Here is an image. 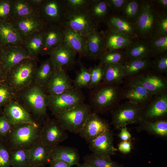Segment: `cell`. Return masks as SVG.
Returning <instances> with one entry per match:
<instances>
[{"label": "cell", "mask_w": 167, "mask_h": 167, "mask_svg": "<svg viewBox=\"0 0 167 167\" xmlns=\"http://www.w3.org/2000/svg\"><path fill=\"white\" fill-rule=\"evenodd\" d=\"M90 0H65V5L67 10H80L88 9Z\"/></svg>", "instance_id": "46"}, {"label": "cell", "mask_w": 167, "mask_h": 167, "mask_svg": "<svg viewBox=\"0 0 167 167\" xmlns=\"http://www.w3.org/2000/svg\"><path fill=\"white\" fill-rule=\"evenodd\" d=\"M152 61L151 58L127 60L123 65L125 78L134 76L151 69Z\"/></svg>", "instance_id": "31"}, {"label": "cell", "mask_w": 167, "mask_h": 167, "mask_svg": "<svg viewBox=\"0 0 167 167\" xmlns=\"http://www.w3.org/2000/svg\"><path fill=\"white\" fill-rule=\"evenodd\" d=\"M167 35V14L164 11L161 14L157 22L155 35Z\"/></svg>", "instance_id": "47"}, {"label": "cell", "mask_w": 167, "mask_h": 167, "mask_svg": "<svg viewBox=\"0 0 167 167\" xmlns=\"http://www.w3.org/2000/svg\"><path fill=\"white\" fill-rule=\"evenodd\" d=\"M108 28L126 33L136 40L139 39L135 23L125 19L121 15H112L106 19Z\"/></svg>", "instance_id": "24"}, {"label": "cell", "mask_w": 167, "mask_h": 167, "mask_svg": "<svg viewBox=\"0 0 167 167\" xmlns=\"http://www.w3.org/2000/svg\"><path fill=\"white\" fill-rule=\"evenodd\" d=\"M142 0H126L121 12V15L135 23L139 15Z\"/></svg>", "instance_id": "38"}, {"label": "cell", "mask_w": 167, "mask_h": 167, "mask_svg": "<svg viewBox=\"0 0 167 167\" xmlns=\"http://www.w3.org/2000/svg\"><path fill=\"white\" fill-rule=\"evenodd\" d=\"M12 126L7 118L0 117V136H4L10 132Z\"/></svg>", "instance_id": "50"}, {"label": "cell", "mask_w": 167, "mask_h": 167, "mask_svg": "<svg viewBox=\"0 0 167 167\" xmlns=\"http://www.w3.org/2000/svg\"><path fill=\"white\" fill-rule=\"evenodd\" d=\"M122 87L120 84L101 82L92 89L90 101L92 107L98 112H103L114 108L122 99Z\"/></svg>", "instance_id": "2"}, {"label": "cell", "mask_w": 167, "mask_h": 167, "mask_svg": "<svg viewBox=\"0 0 167 167\" xmlns=\"http://www.w3.org/2000/svg\"><path fill=\"white\" fill-rule=\"evenodd\" d=\"M164 11L155 0H142L135 23L139 39L148 41L155 35L157 22Z\"/></svg>", "instance_id": "1"}, {"label": "cell", "mask_w": 167, "mask_h": 167, "mask_svg": "<svg viewBox=\"0 0 167 167\" xmlns=\"http://www.w3.org/2000/svg\"><path fill=\"white\" fill-rule=\"evenodd\" d=\"M152 60L151 69L155 72L161 75L167 74V52L154 57Z\"/></svg>", "instance_id": "44"}, {"label": "cell", "mask_w": 167, "mask_h": 167, "mask_svg": "<svg viewBox=\"0 0 167 167\" xmlns=\"http://www.w3.org/2000/svg\"><path fill=\"white\" fill-rule=\"evenodd\" d=\"M89 148L93 153L110 156L117 150L113 146L112 133L110 130L99 135L89 143Z\"/></svg>", "instance_id": "22"}, {"label": "cell", "mask_w": 167, "mask_h": 167, "mask_svg": "<svg viewBox=\"0 0 167 167\" xmlns=\"http://www.w3.org/2000/svg\"><path fill=\"white\" fill-rule=\"evenodd\" d=\"M43 39V33L42 30L32 35L24 41L23 46L32 58L35 60L39 55L41 54Z\"/></svg>", "instance_id": "34"}, {"label": "cell", "mask_w": 167, "mask_h": 167, "mask_svg": "<svg viewBox=\"0 0 167 167\" xmlns=\"http://www.w3.org/2000/svg\"><path fill=\"white\" fill-rule=\"evenodd\" d=\"M122 99L143 105L146 104L154 96L142 86L125 81L122 87Z\"/></svg>", "instance_id": "19"}, {"label": "cell", "mask_w": 167, "mask_h": 167, "mask_svg": "<svg viewBox=\"0 0 167 167\" xmlns=\"http://www.w3.org/2000/svg\"><path fill=\"white\" fill-rule=\"evenodd\" d=\"M24 98L27 107L33 113L40 116L46 114L47 96L39 87L35 86L30 88Z\"/></svg>", "instance_id": "16"}, {"label": "cell", "mask_w": 167, "mask_h": 167, "mask_svg": "<svg viewBox=\"0 0 167 167\" xmlns=\"http://www.w3.org/2000/svg\"><path fill=\"white\" fill-rule=\"evenodd\" d=\"M53 148L40 141L27 149L29 167L44 166L49 164Z\"/></svg>", "instance_id": "17"}, {"label": "cell", "mask_w": 167, "mask_h": 167, "mask_svg": "<svg viewBox=\"0 0 167 167\" xmlns=\"http://www.w3.org/2000/svg\"><path fill=\"white\" fill-rule=\"evenodd\" d=\"M10 22L23 42L32 35L42 30L46 24L39 15L11 20Z\"/></svg>", "instance_id": "12"}, {"label": "cell", "mask_w": 167, "mask_h": 167, "mask_svg": "<svg viewBox=\"0 0 167 167\" xmlns=\"http://www.w3.org/2000/svg\"><path fill=\"white\" fill-rule=\"evenodd\" d=\"M8 46L3 56L4 65L7 69L11 70L24 60L32 59L23 45Z\"/></svg>", "instance_id": "26"}, {"label": "cell", "mask_w": 167, "mask_h": 167, "mask_svg": "<svg viewBox=\"0 0 167 167\" xmlns=\"http://www.w3.org/2000/svg\"><path fill=\"white\" fill-rule=\"evenodd\" d=\"M145 105H138L129 101L119 104L112 112V123L117 128L142 120V114Z\"/></svg>", "instance_id": "8"}, {"label": "cell", "mask_w": 167, "mask_h": 167, "mask_svg": "<svg viewBox=\"0 0 167 167\" xmlns=\"http://www.w3.org/2000/svg\"><path fill=\"white\" fill-rule=\"evenodd\" d=\"M66 131L57 119L48 120L41 128L39 140L53 148L67 139Z\"/></svg>", "instance_id": "10"}, {"label": "cell", "mask_w": 167, "mask_h": 167, "mask_svg": "<svg viewBox=\"0 0 167 167\" xmlns=\"http://www.w3.org/2000/svg\"><path fill=\"white\" fill-rule=\"evenodd\" d=\"M148 41L151 58L167 52V35L163 36L155 35Z\"/></svg>", "instance_id": "41"}, {"label": "cell", "mask_w": 167, "mask_h": 167, "mask_svg": "<svg viewBox=\"0 0 167 167\" xmlns=\"http://www.w3.org/2000/svg\"><path fill=\"white\" fill-rule=\"evenodd\" d=\"M54 69L52 75L45 85L49 95L59 94L74 88L64 69Z\"/></svg>", "instance_id": "18"}, {"label": "cell", "mask_w": 167, "mask_h": 167, "mask_svg": "<svg viewBox=\"0 0 167 167\" xmlns=\"http://www.w3.org/2000/svg\"><path fill=\"white\" fill-rule=\"evenodd\" d=\"M144 121L146 128L157 135L166 136L167 135V121L162 119L154 121L142 120Z\"/></svg>", "instance_id": "43"}, {"label": "cell", "mask_w": 167, "mask_h": 167, "mask_svg": "<svg viewBox=\"0 0 167 167\" xmlns=\"http://www.w3.org/2000/svg\"><path fill=\"white\" fill-rule=\"evenodd\" d=\"M34 59L23 60L10 70L11 81L13 86L21 88L26 85L31 80L37 69Z\"/></svg>", "instance_id": "13"}, {"label": "cell", "mask_w": 167, "mask_h": 167, "mask_svg": "<svg viewBox=\"0 0 167 167\" xmlns=\"http://www.w3.org/2000/svg\"><path fill=\"white\" fill-rule=\"evenodd\" d=\"M10 151L0 143V167H10Z\"/></svg>", "instance_id": "48"}, {"label": "cell", "mask_w": 167, "mask_h": 167, "mask_svg": "<svg viewBox=\"0 0 167 167\" xmlns=\"http://www.w3.org/2000/svg\"><path fill=\"white\" fill-rule=\"evenodd\" d=\"M126 0H106L110 9L121 12Z\"/></svg>", "instance_id": "51"}, {"label": "cell", "mask_w": 167, "mask_h": 167, "mask_svg": "<svg viewBox=\"0 0 167 167\" xmlns=\"http://www.w3.org/2000/svg\"><path fill=\"white\" fill-rule=\"evenodd\" d=\"M37 15H39L38 8L32 5L29 0H12L10 21Z\"/></svg>", "instance_id": "29"}, {"label": "cell", "mask_w": 167, "mask_h": 167, "mask_svg": "<svg viewBox=\"0 0 167 167\" xmlns=\"http://www.w3.org/2000/svg\"><path fill=\"white\" fill-rule=\"evenodd\" d=\"M83 160L95 167H123L121 165L112 161L110 156L93 153L85 156Z\"/></svg>", "instance_id": "37"}, {"label": "cell", "mask_w": 167, "mask_h": 167, "mask_svg": "<svg viewBox=\"0 0 167 167\" xmlns=\"http://www.w3.org/2000/svg\"></svg>", "instance_id": "60"}, {"label": "cell", "mask_w": 167, "mask_h": 167, "mask_svg": "<svg viewBox=\"0 0 167 167\" xmlns=\"http://www.w3.org/2000/svg\"><path fill=\"white\" fill-rule=\"evenodd\" d=\"M0 42L8 45H23V41L10 21L0 23Z\"/></svg>", "instance_id": "30"}, {"label": "cell", "mask_w": 167, "mask_h": 167, "mask_svg": "<svg viewBox=\"0 0 167 167\" xmlns=\"http://www.w3.org/2000/svg\"><path fill=\"white\" fill-rule=\"evenodd\" d=\"M90 81L88 88L92 89L102 81L104 75L103 65L100 63L98 65L90 67Z\"/></svg>", "instance_id": "45"}, {"label": "cell", "mask_w": 167, "mask_h": 167, "mask_svg": "<svg viewBox=\"0 0 167 167\" xmlns=\"http://www.w3.org/2000/svg\"><path fill=\"white\" fill-rule=\"evenodd\" d=\"M42 31L43 44L41 54L50 55L64 41V28L61 24L46 23Z\"/></svg>", "instance_id": "11"}, {"label": "cell", "mask_w": 167, "mask_h": 167, "mask_svg": "<svg viewBox=\"0 0 167 167\" xmlns=\"http://www.w3.org/2000/svg\"><path fill=\"white\" fill-rule=\"evenodd\" d=\"M44 0H29L30 2L33 6L38 8Z\"/></svg>", "instance_id": "57"}, {"label": "cell", "mask_w": 167, "mask_h": 167, "mask_svg": "<svg viewBox=\"0 0 167 167\" xmlns=\"http://www.w3.org/2000/svg\"><path fill=\"white\" fill-rule=\"evenodd\" d=\"M49 164V167H71L69 164L58 160H51Z\"/></svg>", "instance_id": "54"}, {"label": "cell", "mask_w": 167, "mask_h": 167, "mask_svg": "<svg viewBox=\"0 0 167 167\" xmlns=\"http://www.w3.org/2000/svg\"><path fill=\"white\" fill-rule=\"evenodd\" d=\"M92 112L91 107L83 102L55 116L66 131L79 134Z\"/></svg>", "instance_id": "4"}, {"label": "cell", "mask_w": 167, "mask_h": 167, "mask_svg": "<svg viewBox=\"0 0 167 167\" xmlns=\"http://www.w3.org/2000/svg\"><path fill=\"white\" fill-rule=\"evenodd\" d=\"M124 51L127 60L151 58L149 41L143 39L135 40Z\"/></svg>", "instance_id": "28"}, {"label": "cell", "mask_w": 167, "mask_h": 167, "mask_svg": "<svg viewBox=\"0 0 167 167\" xmlns=\"http://www.w3.org/2000/svg\"><path fill=\"white\" fill-rule=\"evenodd\" d=\"M77 167H95L92 165L87 163L86 162H84V163L80 164L77 165Z\"/></svg>", "instance_id": "58"}, {"label": "cell", "mask_w": 167, "mask_h": 167, "mask_svg": "<svg viewBox=\"0 0 167 167\" xmlns=\"http://www.w3.org/2000/svg\"><path fill=\"white\" fill-rule=\"evenodd\" d=\"M157 3L164 10L167 11V0H155Z\"/></svg>", "instance_id": "56"}, {"label": "cell", "mask_w": 167, "mask_h": 167, "mask_svg": "<svg viewBox=\"0 0 167 167\" xmlns=\"http://www.w3.org/2000/svg\"><path fill=\"white\" fill-rule=\"evenodd\" d=\"M12 0L2 1L0 2V18L8 17L11 19Z\"/></svg>", "instance_id": "49"}, {"label": "cell", "mask_w": 167, "mask_h": 167, "mask_svg": "<svg viewBox=\"0 0 167 167\" xmlns=\"http://www.w3.org/2000/svg\"><path fill=\"white\" fill-rule=\"evenodd\" d=\"M125 79V82L139 85L154 96L167 93L166 77L156 73L151 69L132 77H126Z\"/></svg>", "instance_id": "6"}, {"label": "cell", "mask_w": 167, "mask_h": 167, "mask_svg": "<svg viewBox=\"0 0 167 167\" xmlns=\"http://www.w3.org/2000/svg\"><path fill=\"white\" fill-rule=\"evenodd\" d=\"M106 49L103 31L96 30L86 36L84 56L94 60L99 59Z\"/></svg>", "instance_id": "20"}, {"label": "cell", "mask_w": 167, "mask_h": 167, "mask_svg": "<svg viewBox=\"0 0 167 167\" xmlns=\"http://www.w3.org/2000/svg\"><path fill=\"white\" fill-rule=\"evenodd\" d=\"M10 97V93L6 88L0 86V105L6 102Z\"/></svg>", "instance_id": "52"}, {"label": "cell", "mask_w": 167, "mask_h": 167, "mask_svg": "<svg viewBox=\"0 0 167 167\" xmlns=\"http://www.w3.org/2000/svg\"><path fill=\"white\" fill-rule=\"evenodd\" d=\"M54 69L50 58L47 59L36 69L35 73L36 81L40 84L45 85L52 75Z\"/></svg>", "instance_id": "39"}, {"label": "cell", "mask_w": 167, "mask_h": 167, "mask_svg": "<svg viewBox=\"0 0 167 167\" xmlns=\"http://www.w3.org/2000/svg\"><path fill=\"white\" fill-rule=\"evenodd\" d=\"M103 65L118 64L123 65L127 60L124 49L105 50L99 59Z\"/></svg>", "instance_id": "36"}, {"label": "cell", "mask_w": 167, "mask_h": 167, "mask_svg": "<svg viewBox=\"0 0 167 167\" xmlns=\"http://www.w3.org/2000/svg\"><path fill=\"white\" fill-rule=\"evenodd\" d=\"M80 156L75 148L64 146H57L53 148L51 160H58L66 162L71 166L79 164Z\"/></svg>", "instance_id": "27"}, {"label": "cell", "mask_w": 167, "mask_h": 167, "mask_svg": "<svg viewBox=\"0 0 167 167\" xmlns=\"http://www.w3.org/2000/svg\"><path fill=\"white\" fill-rule=\"evenodd\" d=\"M40 129L37 125L32 124L12 126L9 133L11 149L29 148L39 140Z\"/></svg>", "instance_id": "5"}, {"label": "cell", "mask_w": 167, "mask_h": 167, "mask_svg": "<svg viewBox=\"0 0 167 167\" xmlns=\"http://www.w3.org/2000/svg\"><path fill=\"white\" fill-rule=\"evenodd\" d=\"M103 71L104 75L102 82L104 83L120 85L125 78L123 65H103Z\"/></svg>", "instance_id": "32"}, {"label": "cell", "mask_w": 167, "mask_h": 167, "mask_svg": "<svg viewBox=\"0 0 167 167\" xmlns=\"http://www.w3.org/2000/svg\"><path fill=\"white\" fill-rule=\"evenodd\" d=\"M167 113V93L154 95L144 106L142 120L151 121L164 117Z\"/></svg>", "instance_id": "15"}, {"label": "cell", "mask_w": 167, "mask_h": 167, "mask_svg": "<svg viewBox=\"0 0 167 167\" xmlns=\"http://www.w3.org/2000/svg\"><path fill=\"white\" fill-rule=\"evenodd\" d=\"M109 9L106 0H92L88 10L93 19L99 24L105 20Z\"/></svg>", "instance_id": "35"}, {"label": "cell", "mask_w": 167, "mask_h": 167, "mask_svg": "<svg viewBox=\"0 0 167 167\" xmlns=\"http://www.w3.org/2000/svg\"><path fill=\"white\" fill-rule=\"evenodd\" d=\"M66 10L64 0H44L38 8L40 16L49 24H61Z\"/></svg>", "instance_id": "9"}, {"label": "cell", "mask_w": 167, "mask_h": 167, "mask_svg": "<svg viewBox=\"0 0 167 167\" xmlns=\"http://www.w3.org/2000/svg\"><path fill=\"white\" fill-rule=\"evenodd\" d=\"M6 111L7 118L12 126L23 124L37 125L28 111L17 103L10 104Z\"/></svg>", "instance_id": "25"}, {"label": "cell", "mask_w": 167, "mask_h": 167, "mask_svg": "<svg viewBox=\"0 0 167 167\" xmlns=\"http://www.w3.org/2000/svg\"><path fill=\"white\" fill-rule=\"evenodd\" d=\"M61 24L64 28L84 36L97 30L98 25L89 14L88 9L67 10Z\"/></svg>", "instance_id": "3"}, {"label": "cell", "mask_w": 167, "mask_h": 167, "mask_svg": "<svg viewBox=\"0 0 167 167\" xmlns=\"http://www.w3.org/2000/svg\"><path fill=\"white\" fill-rule=\"evenodd\" d=\"M80 70L77 73L73 82L74 88L80 90L83 88H88L90 81V70L87 69L80 63Z\"/></svg>", "instance_id": "42"}, {"label": "cell", "mask_w": 167, "mask_h": 167, "mask_svg": "<svg viewBox=\"0 0 167 167\" xmlns=\"http://www.w3.org/2000/svg\"><path fill=\"white\" fill-rule=\"evenodd\" d=\"M10 162L12 167H29L27 149L21 148L11 149Z\"/></svg>", "instance_id": "40"}, {"label": "cell", "mask_w": 167, "mask_h": 167, "mask_svg": "<svg viewBox=\"0 0 167 167\" xmlns=\"http://www.w3.org/2000/svg\"><path fill=\"white\" fill-rule=\"evenodd\" d=\"M84 99L80 90L74 88L59 94L47 96V106L56 115L84 102Z\"/></svg>", "instance_id": "7"}, {"label": "cell", "mask_w": 167, "mask_h": 167, "mask_svg": "<svg viewBox=\"0 0 167 167\" xmlns=\"http://www.w3.org/2000/svg\"><path fill=\"white\" fill-rule=\"evenodd\" d=\"M106 43V50L124 49L135 41L127 34L108 28L103 32Z\"/></svg>", "instance_id": "23"}, {"label": "cell", "mask_w": 167, "mask_h": 167, "mask_svg": "<svg viewBox=\"0 0 167 167\" xmlns=\"http://www.w3.org/2000/svg\"><path fill=\"white\" fill-rule=\"evenodd\" d=\"M118 136L123 141H128L131 138V135L126 126L121 128Z\"/></svg>", "instance_id": "55"}, {"label": "cell", "mask_w": 167, "mask_h": 167, "mask_svg": "<svg viewBox=\"0 0 167 167\" xmlns=\"http://www.w3.org/2000/svg\"><path fill=\"white\" fill-rule=\"evenodd\" d=\"M76 54L63 41L51 52L50 58L54 68L63 69L74 63Z\"/></svg>", "instance_id": "21"}, {"label": "cell", "mask_w": 167, "mask_h": 167, "mask_svg": "<svg viewBox=\"0 0 167 167\" xmlns=\"http://www.w3.org/2000/svg\"><path fill=\"white\" fill-rule=\"evenodd\" d=\"M131 143L128 141H122L118 145V149L121 152L123 153H129L131 149Z\"/></svg>", "instance_id": "53"}, {"label": "cell", "mask_w": 167, "mask_h": 167, "mask_svg": "<svg viewBox=\"0 0 167 167\" xmlns=\"http://www.w3.org/2000/svg\"><path fill=\"white\" fill-rule=\"evenodd\" d=\"M44 167V166H40V167Z\"/></svg>", "instance_id": "59"}, {"label": "cell", "mask_w": 167, "mask_h": 167, "mask_svg": "<svg viewBox=\"0 0 167 167\" xmlns=\"http://www.w3.org/2000/svg\"><path fill=\"white\" fill-rule=\"evenodd\" d=\"M107 122L95 112L87 119L79 133L80 136L89 143L96 137L109 130Z\"/></svg>", "instance_id": "14"}, {"label": "cell", "mask_w": 167, "mask_h": 167, "mask_svg": "<svg viewBox=\"0 0 167 167\" xmlns=\"http://www.w3.org/2000/svg\"><path fill=\"white\" fill-rule=\"evenodd\" d=\"M64 41L80 56H84L86 36L64 28Z\"/></svg>", "instance_id": "33"}]
</instances>
